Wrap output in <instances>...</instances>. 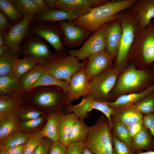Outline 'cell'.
Here are the masks:
<instances>
[{"label":"cell","mask_w":154,"mask_h":154,"mask_svg":"<svg viewBox=\"0 0 154 154\" xmlns=\"http://www.w3.org/2000/svg\"><path fill=\"white\" fill-rule=\"evenodd\" d=\"M122 33L121 43L116 57L115 67L117 70L126 64L131 47L133 42L138 23L129 11L125 10L118 14Z\"/></svg>","instance_id":"cell-6"},{"label":"cell","mask_w":154,"mask_h":154,"mask_svg":"<svg viewBox=\"0 0 154 154\" xmlns=\"http://www.w3.org/2000/svg\"><path fill=\"white\" fill-rule=\"evenodd\" d=\"M25 93L20 79L13 73L0 76V96Z\"/></svg>","instance_id":"cell-24"},{"label":"cell","mask_w":154,"mask_h":154,"mask_svg":"<svg viewBox=\"0 0 154 154\" xmlns=\"http://www.w3.org/2000/svg\"><path fill=\"white\" fill-rule=\"evenodd\" d=\"M33 1L36 5L39 11L38 14L42 13L50 8L45 0H33Z\"/></svg>","instance_id":"cell-50"},{"label":"cell","mask_w":154,"mask_h":154,"mask_svg":"<svg viewBox=\"0 0 154 154\" xmlns=\"http://www.w3.org/2000/svg\"><path fill=\"white\" fill-rule=\"evenodd\" d=\"M0 154H10L3 148L0 147Z\"/></svg>","instance_id":"cell-56"},{"label":"cell","mask_w":154,"mask_h":154,"mask_svg":"<svg viewBox=\"0 0 154 154\" xmlns=\"http://www.w3.org/2000/svg\"><path fill=\"white\" fill-rule=\"evenodd\" d=\"M89 127L84 120L78 119L74 123L70 131L69 144L84 141L87 136Z\"/></svg>","instance_id":"cell-31"},{"label":"cell","mask_w":154,"mask_h":154,"mask_svg":"<svg viewBox=\"0 0 154 154\" xmlns=\"http://www.w3.org/2000/svg\"><path fill=\"white\" fill-rule=\"evenodd\" d=\"M82 154H95L88 147L84 145L82 152Z\"/></svg>","instance_id":"cell-53"},{"label":"cell","mask_w":154,"mask_h":154,"mask_svg":"<svg viewBox=\"0 0 154 154\" xmlns=\"http://www.w3.org/2000/svg\"><path fill=\"white\" fill-rule=\"evenodd\" d=\"M67 94L58 86H39L26 93V101L42 110H58L66 106Z\"/></svg>","instance_id":"cell-2"},{"label":"cell","mask_w":154,"mask_h":154,"mask_svg":"<svg viewBox=\"0 0 154 154\" xmlns=\"http://www.w3.org/2000/svg\"><path fill=\"white\" fill-rule=\"evenodd\" d=\"M136 0H110L71 21L74 25L94 33L104 24L118 19V14L130 8Z\"/></svg>","instance_id":"cell-1"},{"label":"cell","mask_w":154,"mask_h":154,"mask_svg":"<svg viewBox=\"0 0 154 154\" xmlns=\"http://www.w3.org/2000/svg\"><path fill=\"white\" fill-rule=\"evenodd\" d=\"M107 24L94 33L79 49L69 50L68 53L79 60H83L104 50L106 46Z\"/></svg>","instance_id":"cell-12"},{"label":"cell","mask_w":154,"mask_h":154,"mask_svg":"<svg viewBox=\"0 0 154 154\" xmlns=\"http://www.w3.org/2000/svg\"><path fill=\"white\" fill-rule=\"evenodd\" d=\"M31 134L21 130L16 131L0 141V147H11L25 144Z\"/></svg>","instance_id":"cell-34"},{"label":"cell","mask_w":154,"mask_h":154,"mask_svg":"<svg viewBox=\"0 0 154 154\" xmlns=\"http://www.w3.org/2000/svg\"><path fill=\"white\" fill-rule=\"evenodd\" d=\"M21 52L32 58L37 65L44 64L55 55L44 40L29 33L21 43Z\"/></svg>","instance_id":"cell-10"},{"label":"cell","mask_w":154,"mask_h":154,"mask_svg":"<svg viewBox=\"0 0 154 154\" xmlns=\"http://www.w3.org/2000/svg\"><path fill=\"white\" fill-rule=\"evenodd\" d=\"M154 92V82L140 93L122 95L112 102H103L113 110L126 107L134 105Z\"/></svg>","instance_id":"cell-21"},{"label":"cell","mask_w":154,"mask_h":154,"mask_svg":"<svg viewBox=\"0 0 154 154\" xmlns=\"http://www.w3.org/2000/svg\"><path fill=\"white\" fill-rule=\"evenodd\" d=\"M9 50V49L6 44L0 46V57L4 55Z\"/></svg>","instance_id":"cell-52"},{"label":"cell","mask_w":154,"mask_h":154,"mask_svg":"<svg viewBox=\"0 0 154 154\" xmlns=\"http://www.w3.org/2000/svg\"><path fill=\"white\" fill-rule=\"evenodd\" d=\"M84 141L69 143L67 146L68 154H82Z\"/></svg>","instance_id":"cell-46"},{"label":"cell","mask_w":154,"mask_h":154,"mask_svg":"<svg viewBox=\"0 0 154 154\" xmlns=\"http://www.w3.org/2000/svg\"><path fill=\"white\" fill-rule=\"evenodd\" d=\"M113 154H136L133 150L124 143L112 135Z\"/></svg>","instance_id":"cell-41"},{"label":"cell","mask_w":154,"mask_h":154,"mask_svg":"<svg viewBox=\"0 0 154 154\" xmlns=\"http://www.w3.org/2000/svg\"><path fill=\"white\" fill-rule=\"evenodd\" d=\"M45 117L43 116L37 118L27 120H23L19 122L21 129L31 130L38 127L44 121Z\"/></svg>","instance_id":"cell-42"},{"label":"cell","mask_w":154,"mask_h":154,"mask_svg":"<svg viewBox=\"0 0 154 154\" xmlns=\"http://www.w3.org/2000/svg\"><path fill=\"white\" fill-rule=\"evenodd\" d=\"M58 23L63 33L62 42L67 47L74 48L79 46L91 34L71 21H63Z\"/></svg>","instance_id":"cell-15"},{"label":"cell","mask_w":154,"mask_h":154,"mask_svg":"<svg viewBox=\"0 0 154 154\" xmlns=\"http://www.w3.org/2000/svg\"><path fill=\"white\" fill-rule=\"evenodd\" d=\"M69 85V84L67 82L58 79L45 71L32 87L26 93L37 87L48 86L59 87L67 92Z\"/></svg>","instance_id":"cell-30"},{"label":"cell","mask_w":154,"mask_h":154,"mask_svg":"<svg viewBox=\"0 0 154 154\" xmlns=\"http://www.w3.org/2000/svg\"><path fill=\"white\" fill-rule=\"evenodd\" d=\"M16 8L24 16L28 15H37L38 9L33 0H10Z\"/></svg>","instance_id":"cell-38"},{"label":"cell","mask_w":154,"mask_h":154,"mask_svg":"<svg viewBox=\"0 0 154 154\" xmlns=\"http://www.w3.org/2000/svg\"><path fill=\"white\" fill-rule=\"evenodd\" d=\"M52 142V141L49 138L43 137L33 154H48Z\"/></svg>","instance_id":"cell-43"},{"label":"cell","mask_w":154,"mask_h":154,"mask_svg":"<svg viewBox=\"0 0 154 154\" xmlns=\"http://www.w3.org/2000/svg\"><path fill=\"white\" fill-rule=\"evenodd\" d=\"M88 59L86 65L84 64V66L90 80L111 67L114 60L105 50L92 56Z\"/></svg>","instance_id":"cell-17"},{"label":"cell","mask_w":154,"mask_h":154,"mask_svg":"<svg viewBox=\"0 0 154 154\" xmlns=\"http://www.w3.org/2000/svg\"><path fill=\"white\" fill-rule=\"evenodd\" d=\"M136 154H154V151H147L146 152H143L142 151H139L136 152Z\"/></svg>","instance_id":"cell-55"},{"label":"cell","mask_w":154,"mask_h":154,"mask_svg":"<svg viewBox=\"0 0 154 154\" xmlns=\"http://www.w3.org/2000/svg\"><path fill=\"white\" fill-rule=\"evenodd\" d=\"M151 64L152 65L153 69L154 70V62L152 63Z\"/></svg>","instance_id":"cell-57"},{"label":"cell","mask_w":154,"mask_h":154,"mask_svg":"<svg viewBox=\"0 0 154 154\" xmlns=\"http://www.w3.org/2000/svg\"><path fill=\"white\" fill-rule=\"evenodd\" d=\"M26 93L0 96V120L5 117L16 114L26 102Z\"/></svg>","instance_id":"cell-20"},{"label":"cell","mask_w":154,"mask_h":154,"mask_svg":"<svg viewBox=\"0 0 154 154\" xmlns=\"http://www.w3.org/2000/svg\"><path fill=\"white\" fill-rule=\"evenodd\" d=\"M90 80L84 65L82 69L73 74L69 83L66 106L71 104L74 101L88 95Z\"/></svg>","instance_id":"cell-14"},{"label":"cell","mask_w":154,"mask_h":154,"mask_svg":"<svg viewBox=\"0 0 154 154\" xmlns=\"http://www.w3.org/2000/svg\"><path fill=\"white\" fill-rule=\"evenodd\" d=\"M43 65L46 72L58 79L69 84L73 74L82 69L84 64L74 56L55 54Z\"/></svg>","instance_id":"cell-7"},{"label":"cell","mask_w":154,"mask_h":154,"mask_svg":"<svg viewBox=\"0 0 154 154\" xmlns=\"http://www.w3.org/2000/svg\"><path fill=\"white\" fill-rule=\"evenodd\" d=\"M153 137L149 130L144 125L141 130L133 137L132 149L135 152L144 149L153 150L154 139Z\"/></svg>","instance_id":"cell-27"},{"label":"cell","mask_w":154,"mask_h":154,"mask_svg":"<svg viewBox=\"0 0 154 154\" xmlns=\"http://www.w3.org/2000/svg\"><path fill=\"white\" fill-rule=\"evenodd\" d=\"M29 31L30 33L38 36L49 43L54 48L56 55H67L62 41L63 33L58 23L33 22L29 26Z\"/></svg>","instance_id":"cell-8"},{"label":"cell","mask_w":154,"mask_h":154,"mask_svg":"<svg viewBox=\"0 0 154 154\" xmlns=\"http://www.w3.org/2000/svg\"><path fill=\"white\" fill-rule=\"evenodd\" d=\"M37 65L31 58L24 56L22 59L17 58L14 63L12 73L20 79L27 72Z\"/></svg>","instance_id":"cell-32"},{"label":"cell","mask_w":154,"mask_h":154,"mask_svg":"<svg viewBox=\"0 0 154 154\" xmlns=\"http://www.w3.org/2000/svg\"><path fill=\"white\" fill-rule=\"evenodd\" d=\"M154 79V72L149 70H138L132 65L119 77L110 93L109 98L132 92L148 84Z\"/></svg>","instance_id":"cell-4"},{"label":"cell","mask_w":154,"mask_h":154,"mask_svg":"<svg viewBox=\"0 0 154 154\" xmlns=\"http://www.w3.org/2000/svg\"><path fill=\"white\" fill-rule=\"evenodd\" d=\"M48 154H68L67 146L59 141H52Z\"/></svg>","instance_id":"cell-44"},{"label":"cell","mask_w":154,"mask_h":154,"mask_svg":"<svg viewBox=\"0 0 154 154\" xmlns=\"http://www.w3.org/2000/svg\"><path fill=\"white\" fill-rule=\"evenodd\" d=\"M16 114L7 116L0 120V141L14 132L21 130Z\"/></svg>","instance_id":"cell-28"},{"label":"cell","mask_w":154,"mask_h":154,"mask_svg":"<svg viewBox=\"0 0 154 154\" xmlns=\"http://www.w3.org/2000/svg\"><path fill=\"white\" fill-rule=\"evenodd\" d=\"M45 71L43 65H37L21 77L20 79L26 93L32 87Z\"/></svg>","instance_id":"cell-29"},{"label":"cell","mask_w":154,"mask_h":154,"mask_svg":"<svg viewBox=\"0 0 154 154\" xmlns=\"http://www.w3.org/2000/svg\"><path fill=\"white\" fill-rule=\"evenodd\" d=\"M117 72L111 66L90 80L88 95L96 99L108 102L110 93L114 87Z\"/></svg>","instance_id":"cell-9"},{"label":"cell","mask_w":154,"mask_h":154,"mask_svg":"<svg viewBox=\"0 0 154 154\" xmlns=\"http://www.w3.org/2000/svg\"><path fill=\"white\" fill-rule=\"evenodd\" d=\"M144 126L142 119L127 126L130 134L132 138L141 130Z\"/></svg>","instance_id":"cell-48"},{"label":"cell","mask_w":154,"mask_h":154,"mask_svg":"<svg viewBox=\"0 0 154 154\" xmlns=\"http://www.w3.org/2000/svg\"><path fill=\"white\" fill-rule=\"evenodd\" d=\"M142 114L146 115L154 112V92L139 102L130 106Z\"/></svg>","instance_id":"cell-39"},{"label":"cell","mask_w":154,"mask_h":154,"mask_svg":"<svg viewBox=\"0 0 154 154\" xmlns=\"http://www.w3.org/2000/svg\"><path fill=\"white\" fill-rule=\"evenodd\" d=\"M130 8L129 11L142 28L148 26L154 18V0H137Z\"/></svg>","instance_id":"cell-16"},{"label":"cell","mask_w":154,"mask_h":154,"mask_svg":"<svg viewBox=\"0 0 154 154\" xmlns=\"http://www.w3.org/2000/svg\"><path fill=\"white\" fill-rule=\"evenodd\" d=\"M112 128L105 116H100L90 127L84 145L95 154H113Z\"/></svg>","instance_id":"cell-3"},{"label":"cell","mask_w":154,"mask_h":154,"mask_svg":"<svg viewBox=\"0 0 154 154\" xmlns=\"http://www.w3.org/2000/svg\"><path fill=\"white\" fill-rule=\"evenodd\" d=\"M36 15H28L17 24L13 25L5 33L4 42L9 50L18 53L21 52V43L29 33V28Z\"/></svg>","instance_id":"cell-13"},{"label":"cell","mask_w":154,"mask_h":154,"mask_svg":"<svg viewBox=\"0 0 154 154\" xmlns=\"http://www.w3.org/2000/svg\"><path fill=\"white\" fill-rule=\"evenodd\" d=\"M81 16L79 14L50 8L45 11L36 15L33 22L56 23L63 21H72Z\"/></svg>","instance_id":"cell-22"},{"label":"cell","mask_w":154,"mask_h":154,"mask_svg":"<svg viewBox=\"0 0 154 154\" xmlns=\"http://www.w3.org/2000/svg\"><path fill=\"white\" fill-rule=\"evenodd\" d=\"M50 8L78 14L81 16L93 9L88 0H46Z\"/></svg>","instance_id":"cell-18"},{"label":"cell","mask_w":154,"mask_h":154,"mask_svg":"<svg viewBox=\"0 0 154 154\" xmlns=\"http://www.w3.org/2000/svg\"><path fill=\"white\" fill-rule=\"evenodd\" d=\"M134 54L146 66L154 62V18L145 28L138 25L128 56Z\"/></svg>","instance_id":"cell-5"},{"label":"cell","mask_w":154,"mask_h":154,"mask_svg":"<svg viewBox=\"0 0 154 154\" xmlns=\"http://www.w3.org/2000/svg\"><path fill=\"white\" fill-rule=\"evenodd\" d=\"M112 135L132 149V137L127 127L116 121H112Z\"/></svg>","instance_id":"cell-36"},{"label":"cell","mask_w":154,"mask_h":154,"mask_svg":"<svg viewBox=\"0 0 154 154\" xmlns=\"http://www.w3.org/2000/svg\"><path fill=\"white\" fill-rule=\"evenodd\" d=\"M17 53L9 50L0 57V76L12 73L15 61L18 58Z\"/></svg>","instance_id":"cell-37"},{"label":"cell","mask_w":154,"mask_h":154,"mask_svg":"<svg viewBox=\"0 0 154 154\" xmlns=\"http://www.w3.org/2000/svg\"><path fill=\"white\" fill-rule=\"evenodd\" d=\"M122 30L119 19L107 23L106 30V51L114 59L120 46Z\"/></svg>","instance_id":"cell-19"},{"label":"cell","mask_w":154,"mask_h":154,"mask_svg":"<svg viewBox=\"0 0 154 154\" xmlns=\"http://www.w3.org/2000/svg\"><path fill=\"white\" fill-rule=\"evenodd\" d=\"M111 118L116 121L127 126L142 119L143 115L131 106L113 110Z\"/></svg>","instance_id":"cell-23"},{"label":"cell","mask_w":154,"mask_h":154,"mask_svg":"<svg viewBox=\"0 0 154 154\" xmlns=\"http://www.w3.org/2000/svg\"><path fill=\"white\" fill-rule=\"evenodd\" d=\"M25 103L21 106L16 114L18 118L23 120H29L37 118L45 114V112L36 106L32 104L26 105Z\"/></svg>","instance_id":"cell-33"},{"label":"cell","mask_w":154,"mask_h":154,"mask_svg":"<svg viewBox=\"0 0 154 154\" xmlns=\"http://www.w3.org/2000/svg\"><path fill=\"white\" fill-rule=\"evenodd\" d=\"M43 137L40 131H38L31 134L25 144L23 154H33Z\"/></svg>","instance_id":"cell-40"},{"label":"cell","mask_w":154,"mask_h":154,"mask_svg":"<svg viewBox=\"0 0 154 154\" xmlns=\"http://www.w3.org/2000/svg\"><path fill=\"white\" fill-rule=\"evenodd\" d=\"M62 114L63 112L60 109L49 115L46 124L40 130L43 137L48 138L52 141H58L60 120Z\"/></svg>","instance_id":"cell-26"},{"label":"cell","mask_w":154,"mask_h":154,"mask_svg":"<svg viewBox=\"0 0 154 154\" xmlns=\"http://www.w3.org/2000/svg\"><path fill=\"white\" fill-rule=\"evenodd\" d=\"M13 25L6 15L0 11V31L5 33Z\"/></svg>","instance_id":"cell-47"},{"label":"cell","mask_w":154,"mask_h":154,"mask_svg":"<svg viewBox=\"0 0 154 154\" xmlns=\"http://www.w3.org/2000/svg\"><path fill=\"white\" fill-rule=\"evenodd\" d=\"M142 119L144 125L149 130L154 139V112L143 115Z\"/></svg>","instance_id":"cell-45"},{"label":"cell","mask_w":154,"mask_h":154,"mask_svg":"<svg viewBox=\"0 0 154 154\" xmlns=\"http://www.w3.org/2000/svg\"><path fill=\"white\" fill-rule=\"evenodd\" d=\"M92 8L97 7L101 6L108 2V0H88Z\"/></svg>","instance_id":"cell-51"},{"label":"cell","mask_w":154,"mask_h":154,"mask_svg":"<svg viewBox=\"0 0 154 154\" xmlns=\"http://www.w3.org/2000/svg\"><path fill=\"white\" fill-rule=\"evenodd\" d=\"M0 9L13 25L20 21L24 17L16 8L10 0H0Z\"/></svg>","instance_id":"cell-35"},{"label":"cell","mask_w":154,"mask_h":154,"mask_svg":"<svg viewBox=\"0 0 154 154\" xmlns=\"http://www.w3.org/2000/svg\"><path fill=\"white\" fill-rule=\"evenodd\" d=\"M78 119L74 113L62 114L60 117L58 130V141L67 146L71 129L75 122Z\"/></svg>","instance_id":"cell-25"},{"label":"cell","mask_w":154,"mask_h":154,"mask_svg":"<svg viewBox=\"0 0 154 154\" xmlns=\"http://www.w3.org/2000/svg\"><path fill=\"white\" fill-rule=\"evenodd\" d=\"M25 144L17 146L2 147L6 150L10 154H23Z\"/></svg>","instance_id":"cell-49"},{"label":"cell","mask_w":154,"mask_h":154,"mask_svg":"<svg viewBox=\"0 0 154 154\" xmlns=\"http://www.w3.org/2000/svg\"><path fill=\"white\" fill-rule=\"evenodd\" d=\"M5 33L3 31H0V46L5 44L4 41Z\"/></svg>","instance_id":"cell-54"},{"label":"cell","mask_w":154,"mask_h":154,"mask_svg":"<svg viewBox=\"0 0 154 154\" xmlns=\"http://www.w3.org/2000/svg\"><path fill=\"white\" fill-rule=\"evenodd\" d=\"M66 114L74 113L79 119L84 120L88 117V112L93 109L97 110L102 112L108 119L112 129V116L113 112L112 109L104 102L98 100L89 96L83 98L79 104L66 105L65 107Z\"/></svg>","instance_id":"cell-11"}]
</instances>
